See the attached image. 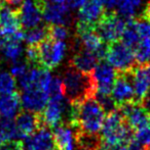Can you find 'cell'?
Returning a JSON list of instances; mask_svg holds the SVG:
<instances>
[{
	"mask_svg": "<svg viewBox=\"0 0 150 150\" xmlns=\"http://www.w3.org/2000/svg\"><path fill=\"white\" fill-rule=\"evenodd\" d=\"M69 125L74 133L98 136L101 132L106 111L96 97H86L80 101L70 102Z\"/></svg>",
	"mask_w": 150,
	"mask_h": 150,
	"instance_id": "obj_1",
	"label": "cell"
},
{
	"mask_svg": "<svg viewBox=\"0 0 150 150\" xmlns=\"http://www.w3.org/2000/svg\"><path fill=\"white\" fill-rule=\"evenodd\" d=\"M100 133L101 143L110 150L118 145H128L134 139V132L118 108L107 113Z\"/></svg>",
	"mask_w": 150,
	"mask_h": 150,
	"instance_id": "obj_2",
	"label": "cell"
},
{
	"mask_svg": "<svg viewBox=\"0 0 150 150\" xmlns=\"http://www.w3.org/2000/svg\"><path fill=\"white\" fill-rule=\"evenodd\" d=\"M62 82L64 95L69 102H76L96 95V86L90 75L81 73L72 67L64 73Z\"/></svg>",
	"mask_w": 150,
	"mask_h": 150,
	"instance_id": "obj_3",
	"label": "cell"
},
{
	"mask_svg": "<svg viewBox=\"0 0 150 150\" xmlns=\"http://www.w3.org/2000/svg\"><path fill=\"white\" fill-rule=\"evenodd\" d=\"M105 58L107 62L114 67L116 73H131L137 65L134 50L120 41L107 44Z\"/></svg>",
	"mask_w": 150,
	"mask_h": 150,
	"instance_id": "obj_4",
	"label": "cell"
},
{
	"mask_svg": "<svg viewBox=\"0 0 150 150\" xmlns=\"http://www.w3.org/2000/svg\"><path fill=\"white\" fill-rule=\"evenodd\" d=\"M126 25V21L118 16L117 12L114 10H107L95 26V30L103 42L112 43L121 39Z\"/></svg>",
	"mask_w": 150,
	"mask_h": 150,
	"instance_id": "obj_5",
	"label": "cell"
},
{
	"mask_svg": "<svg viewBox=\"0 0 150 150\" xmlns=\"http://www.w3.org/2000/svg\"><path fill=\"white\" fill-rule=\"evenodd\" d=\"M39 67L46 69L57 67L66 54L67 46L64 41H56L46 38L37 45Z\"/></svg>",
	"mask_w": 150,
	"mask_h": 150,
	"instance_id": "obj_6",
	"label": "cell"
},
{
	"mask_svg": "<svg viewBox=\"0 0 150 150\" xmlns=\"http://www.w3.org/2000/svg\"><path fill=\"white\" fill-rule=\"evenodd\" d=\"M76 34L77 43L80 48L94 52L100 59L105 58L107 45H105L100 36L97 34L94 26L78 21L76 25Z\"/></svg>",
	"mask_w": 150,
	"mask_h": 150,
	"instance_id": "obj_7",
	"label": "cell"
},
{
	"mask_svg": "<svg viewBox=\"0 0 150 150\" xmlns=\"http://www.w3.org/2000/svg\"><path fill=\"white\" fill-rule=\"evenodd\" d=\"M90 75L96 86V95H111L113 83L117 75L112 65L106 60H101Z\"/></svg>",
	"mask_w": 150,
	"mask_h": 150,
	"instance_id": "obj_8",
	"label": "cell"
},
{
	"mask_svg": "<svg viewBox=\"0 0 150 150\" xmlns=\"http://www.w3.org/2000/svg\"><path fill=\"white\" fill-rule=\"evenodd\" d=\"M124 117L126 124L133 132L145 127L150 122V111L147 110L140 101H131L117 107Z\"/></svg>",
	"mask_w": 150,
	"mask_h": 150,
	"instance_id": "obj_9",
	"label": "cell"
},
{
	"mask_svg": "<svg viewBox=\"0 0 150 150\" xmlns=\"http://www.w3.org/2000/svg\"><path fill=\"white\" fill-rule=\"evenodd\" d=\"M64 98H50L44 109L39 112L41 126L55 129L61 124L63 115L67 112L70 106V102L68 101L67 103Z\"/></svg>",
	"mask_w": 150,
	"mask_h": 150,
	"instance_id": "obj_10",
	"label": "cell"
},
{
	"mask_svg": "<svg viewBox=\"0 0 150 150\" xmlns=\"http://www.w3.org/2000/svg\"><path fill=\"white\" fill-rule=\"evenodd\" d=\"M111 96H112L114 102L116 104V108L124 103L136 100L130 73H117L115 81L113 83Z\"/></svg>",
	"mask_w": 150,
	"mask_h": 150,
	"instance_id": "obj_11",
	"label": "cell"
},
{
	"mask_svg": "<svg viewBox=\"0 0 150 150\" xmlns=\"http://www.w3.org/2000/svg\"><path fill=\"white\" fill-rule=\"evenodd\" d=\"M130 74L136 100L142 102L150 92V61L137 64Z\"/></svg>",
	"mask_w": 150,
	"mask_h": 150,
	"instance_id": "obj_12",
	"label": "cell"
},
{
	"mask_svg": "<svg viewBox=\"0 0 150 150\" xmlns=\"http://www.w3.org/2000/svg\"><path fill=\"white\" fill-rule=\"evenodd\" d=\"M22 144L24 150H56L52 132L43 126L23 139Z\"/></svg>",
	"mask_w": 150,
	"mask_h": 150,
	"instance_id": "obj_13",
	"label": "cell"
},
{
	"mask_svg": "<svg viewBox=\"0 0 150 150\" xmlns=\"http://www.w3.org/2000/svg\"><path fill=\"white\" fill-rule=\"evenodd\" d=\"M20 96L23 108L35 113L41 112L50 100L48 92L38 87L22 90Z\"/></svg>",
	"mask_w": 150,
	"mask_h": 150,
	"instance_id": "obj_14",
	"label": "cell"
},
{
	"mask_svg": "<svg viewBox=\"0 0 150 150\" xmlns=\"http://www.w3.org/2000/svg\"><path fill=\"white\" fill-rule=\"evenodd\" d=\"M41 8L42 18L50 25H65L69 22L68 3H44L40 0H35Z\"/></svg>",
	"mask_w": 150,
	"mask_h": 150,
	"instance_id": "obj_15",
	"label": "cell"
},
{
	"mask_svg": "<svg viewBox=\"0 0 150 150\" xmlns=\"http://www.w3.org/2000/svg\"><path fill=\"white\" fill-rule=\"evenodd\" d=\"M19 11L0 1V36L10 37L21 30Z\"/></svg>",
	"mask_w": 150,
	"mask_h": 150,
	"instance_id": "obj_16",
	"label": "cell"
},
{
	"mask_svg": "<svg viewBox=\"0 0 150 150\" xmlns=\"http://www.w3.org/2000/svg\"><path fill=\"white\" fill-rule=\"evenodd\" d=\"M21 26L25 29L39 26L42 20L41 8L35 0H25L19 10Z\"/></svg>",
	"mask_w": 150,
	"mask_h": 150,
	"instance_id": "obj_17",
	"label": "cell"
},
{
	"mask_svg": "<svg viewBox=\"0 0 150 150\" xmlns=\"http://www.w3.org/2000/svg\"><path fill=\"white\" fill-rule=\"evenodd\" d=\"M99 61L100 58L97 56V54L90 50L80 48L71 58L70 67L83 74L90 75Z\"/></svg>",
	"mask_w": 150,
	"mask_h": 150,
	"instance_id": "obj_18",
	"label": "cell"
},
{
	"mask_svg": "<svg viewBox=\"0 0 150 150\" xmlns=\"http://www.w3.org/2000/svg\"><path fill=\"white\" fill-rule=\"evenodd\" d=\"M14 122H16V126L21 136H22V139L28 137L29 135L34 133L38 128L42 127L39 119V113H35L28 110L19 112Z\"/></svg>",
	"mask_w": 150,
	"mask_h": 150,
	"instance_id": "obj_19",
	"label": "cell"
},
{
	"mask_svg": "<svg viewBox=\"0 0 150 150\" xmlns=\"http://www.w3.org/2000/svg\"><path fill=\"white\" fill-rule=\"evenodd\" d=\"M104 8L105 7L100 2V0H88L79 8L78 18L80 22L95 27L105 13Z\"/></svg>",
	"mask_w": 150,
	"mask_h": 150,
	"instance_id": "obj_20",
	"label": "cell"
},
{
	"mask_svg": "<svg viewBox=\"0 0 150 150\" xmlns=\"http://www.w3.org/2000/svg\"><path fill=\"white\" fill-rule=\"evenodd\" d=\"M21 107V96L18 92L0 94V117L12 120L19 115Z\"/></svg>",
	"mask_w": 150,
	"mask_h": 150,
	"instance_id": "obj_21",
	"label": "cell"
},
{
	"mask_svg": "<svg viewBox=\"0 0 150 150\" xmlns=\"http://www.w3.org/2000/svg\"><path fill=\"white\" fill-rule=\"evenodd\" d=\"M52 135L56 150H73L75 136L70 125H59Z\"/></svg>",
	"mask_w": 150,
	"mask_h": 150,
	"instance_id": "obj_22",
	"label": "cell"
},
{
	"mask_svg": "<svg viewBox=\"0 0 150 150\" xmlns=\"http://www.w3.org/2000/svg\"><path fill=\"white\" fill-rule=\"evenodd\" d=\"M121 42H123L126 46L131 47L133 50L141 41V37L137 31L136 24H135V18L126 20V29H124L123 34L121 36Z\"/></svg>",
	"mask_w": 150,
	"mask_h": 150,
	"instance_id": "obj_23",
	"label": "cell"
},
{
	"mask_svg": "<svg viewBox=\"0 0 150 150\" xmlns=\"http://www.w3.org/2000/svg\"><path fill=\"white\" fill-rule=\"evenodd\" d=\"M143 0H116L115 7L120 16L126 18H135L137 10L142 5Z\"/></svg>",
	"mask_w": 150,
	"mask_h": 150,
	"instance_id": "obj_24",
	"label": "cell"
},
{
	"mask_svg": "<svg viewBox=\"0 0 150 150\" xmlns=\"http://www.w3.org/2000/svg\"><path fill=\"white\" fill-rule=\"evenodd\" d=\"M47 38L46 26H36L34 28L27 29L24 32V40L27 45H38Z\"/></svg>",
	"mask_w": 150,
	"mask_h": 150,
	"instance_id": "obj_25",
	"label": "cell"
},
{
	"mask_svg": "<svg viewBox=\"0 0 150 150\" xmlns=\"http://www.w3.org/2000/svg\"><path fill=\"white\" fill-rule=\"evenodd\" d=\"M137 64H144L150 61V39H142L134 48Z\"/></svg>",
	"mask_w": 150,
	"mask_h": 150,
	"instance_id": "obj_26",
	"label": "cell"
},
{
	"mask_svg": "<svg viewBox=\"0 0 150 150\" xmlns=\"http://www.w3.org/2000/svg\"><path fill=\"white\" fill-rule=\"evenodd\" d=\"M17 86L16 78L10 73H0V94L14 92Z\"/></svg>",
	"mask_w": 150,
	"mask_h": 150,
	"instance_id": "obj_27",
	"label": "cell"
},
{
	"mask_svg": "<svg viewBox=\"0 0 150 150\" xmlns=\"http://www.w3.org/2000/svg\"><path fill=\"white\" fill-rule=\"evenodd\" d=\"M47 29V38L56 41H64L67 39L69 33L68 29L63 25H50L46 26Z\"/></svg>",
	"mask_w": 150,
	"mask_h": 150,
	"instance_id": "obj_28",
	"label": "cell"
},
{
	"mask_svg": "<svg viewBox=\"0 0 150 150\" xmlns=\"http://www.w3.org/2000/svg\"><path fill=\"white\" fill-rule=\"evenodd\" d=\"M135 24L139 35L142 39H150V21L144 16L135 18Z\"/></svg>",
	"mask_w": 150,
	"mask_h": 150,
	"instance_id": "obj_29",
	"label": "cell"
},
{
	"mask_svg": "<svg viewBox=\"0 0 150 150\" xmlns=\"http://www.w3.org/2000/svg\"><path fill=\"white\" fill-rule=\"evenodd\" d=\"M29 69V64L27 61H16L12 63L10 67V74L14 76V78H20L23 76Z\"/></svg>",
	"mask_w": 150,
	"mask_h": 150,
	"instance_id": "obj_30",
	"label": "cell"
},
{
	"mask_svg": "<svg viewBox=\"0 0 150 150\" xmlns=\"http://www.w3.org/2000/svg\"><path fill=\"white\" fill-rule=\"evenodd\" d=\"M0 150H24L22 141L12 140L0 144Z\"/></svg>",
	"mask_w": 150,
	"mask_h": 150,
	"instance_id": "obj_31",
	"label": "cell"
},
{
	"mask_svg": "<svg viewBox=\"0 0 150 150\" xmlns=\"http://www.w3.org/2000/svg\"><path fill=\"white\" fill-rule=\"evenodd\" d=\"M5 4H7L9 7H11L12 9L19 11L21 8V6L23 5L25 0H2Z\"/></svg>",
	"mask_w": 150,
	"mask_h": 150,
	"instance_id": "obj_32",
	"label": "cell"
},
{
	"mask_svg": "<svg viewBox=\"0 0 150 150\" xmlns=\"http://www.w3.org/2000/svg\"><path fill=\"white\" fill-rule=\"evenodd\" d=\"M88 1V0H68L69 5H70L72 8H80Z\"/></svg>",
	"mask_w": 150,
	"mask_h": 150,
	"instance_id": "obj_33",
	"label": "cell"
},
{
	"mask_svg": "<svg viewBox=\"0 0 150 150\" xmlns=\"http://www.w3.org/2000/svg\"><path fill=\"white\" fill-rule=\"evenodd\" d=\"M100 2L108 10H112V8L115 7L116 5V0H100Z\"/></svg>",
	"mask_w": 150,
	"mask_h": 150,
	"instance_id": "obj_34",
	"label": "cell"
},
{
	"mask_svg": "<svg viewBox=\"0 0 150 150\" xmlns=\"http://www.w3.org/2000/svg\"><path fill=\"white\" fill-rule=\"evenodd\" d=\"M128 150H144V148L135 140V138L131 140V142L128 144Z\"/></svg>",
	"mask_w": 150,
	"mask_h": 150,
	"instance_id": "obj_35",
	"label": "cell"
},
{
	"mask_svg": "<svg viewBox=\"0 0 150 150\" xmlns=\"http://www.w3.org/2000/svg\"><path fill=\"white\" fill-rule=\"evenodd\" d=\"M143 104V106L145 107V108L147 109L148 111H150V92L147 94V96L145 97L144 99L142 100V102H141Z\"/></svg>",
	"mask_w": 150,
	"mask_h": 150,
	"instance_id": "obj_36",
	"label": "cell"
},
{
	"mask_svg": "<svg viewBox=\"0 0 150 150\" xmlns=\"http://www.w3.org/2000/svg\"><path fill=\"white\" fill-rule=\"evenodd\" d=\"M142 16H144L146 18H148V20H150V0L148 2H147L146 6H145V9L144 11H143Z\"/></svg>",
	"mask_w": 150,
	"mask_h": 150,
	"instance_id": "obj_37",
	"label": "cell"
},
{
	"mask_svg": "<svg viewBox=\"0 0 150 150\" xmlns=\"http://www.w3.org/2000/svg\"><path fill=\"white\" fill-rule=\"evenodd\" d=\"M44 3H67L68 0H40Z\"/></svg>",
	"mask_w": 150,
	"mask_h": 150,
	"instance_id": "obj_38",
	"label": "cell"
},
{
	"mask_svg": "<svg viewBox=\"0 0 150 150\" xmlns=\"http://www.w3.org/2000/svg\"><path fill=\"white\" fill-rule=\"evenodd\" d=\"M111 150H128V145H118V146L114 147Z\"/></svg>",
	"mask_w": 150,
	"mask_h": 150,
	"instance_id": "obj_39",
	"label": "cell"
},
{
	"mask_svg": "<svg viewBox=\"0 0 150 150\" xmlns=\"http://www.w3.org/2000/svg\"><path fill=\"white\" fill-rule=\"evenodd\" d=\"M94 150H110V149L107 148V147H105L103 144H101L100 146H98V147H97V148H95Z\"/></svg>",
	"mask_w": 150,
	"mask_h": 150,
	"instance_id": "obj_40",
	"label": "cell"
},
{
	"mask_svg": "<svg viewBox=\"0 0 150 150\" xmlns=\"http://www.w3.org/2000/svg\"><path fill=\"white\" fill-rule=\"evenodd\" d=\"M149 21H150V20H149Z\"/></svg>",
	"mask_w": 150,
	"mask_h": 150,
	"instance_id": "obj_41",
	"label": "cell"
}]
</instances>
